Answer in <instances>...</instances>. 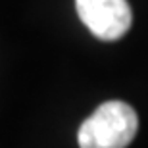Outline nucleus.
<instances>
[{
  "label": "nucleus",
  "instance_id": "2",
  "mask_svg": "<svg viewBox=\"0 0 148 148\" xmlns=\"http://www.w3.org/2000/svg\"><path fill=\"white\" fill-rule=\"evenodd\" d=\"M77 14L100 40H117L131 29L133 12L127 0H75Z\"/></svg>",
  "mask_w": 148,
  "mask_h": 148
},
{
  "label": "nucleus",
  "instance_id": "1",
  "mask_svg": "<svg viewBox=\"0 0 148 148\" xmlns=\"http://www.w3.org/2000/svg\"><path fill=\"white\" fill-rule=\"evenodd\" d=\"M138 129L137 112L121 100H108L79 127L81 148H127Z\"/></svg>",
  "mask_w": 148,
  "mask_h": 148
}]
</instances>
